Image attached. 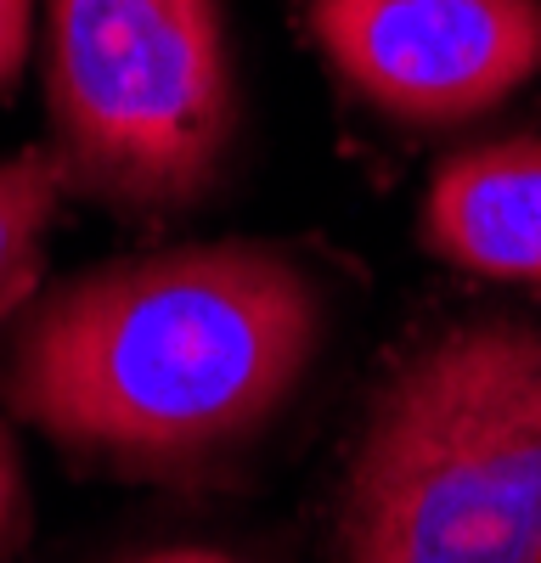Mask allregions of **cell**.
<instances>
[{"instance_id":"obj_1","label":"cell","mask_w":541,"mask_h":563,"mask_svg":"<svg viewBox=\"0 0 541 563\" xmlns=\"http://www.w3.org/2000/svg\"><path fill=\"white\" fill-rule=\"evenodd\" d=\"M322 339V288L294 254L192 243L34 294L0 355V400L85 462L192 474L294 400Z\"/></svg>"},{"instance_id":"obj_2","label":"cell","mask_w":541,"mask_h":563,"mask_svg":"<svg viewBox=\"0 0 541 563\" xmlns=\"http://www.w3.org/2000/svg\"><path fill=\"white\" fill-rule=\"evenodd\" d=\"M339 563H541V321L412 344L355 429Z\"/></svg>"},{"instance_id":"obj_3","label":"cell","mask_w":541,"mask_h":563,"mask_svg":"<svg viewBox=\"0 0 541 563\" xmlns=\"http://www.w3.org/2000/svg\"><path fill=\"white\" fill-rule=\"evenodd\" d=\"M45 108L79 198L119 220L198 209L238 135L220 0H52Z\"/></svg>"},{"instance_id":"obj_4","label":"cell","mask_w":541,"mask_h":563,"mask_svg":"<svg viewBox=\"0 0 541 563\" xmlns=\"http://www.w3.org/2000/svg\"><path fill=\"white\" fill-rule=\"evenodd\" d=\"M305 29L350 97L412 130L485 119L541 74V0H305Z\"/></svg>"},{"instance_id":"obj_5","label":"cell","mask_w":541,"mask_h":563,"mask_svg":"<svg viewBox=\"0 0 541 563\" xmlns=\"http://www.w3.org/2000/svg\"><path fill=\"white\" fill-rule=\"evenodd\" d=\"M423 243L457 271L541 282V141H485L445 158L423 198Z\"/></svg>"},{"instance_id":"obj_6","label":"cell","mask_w":541,"mask_h":563,"mask_svg":"<svg viewBox=\"0 0 541 563\" xmlns=\"http://www.w3.org/2000/svg\"><path fill=\"white\" fill-rule=\"evenodd\" d=\"M63 203V169L52 153L0 158V327L23 316L45 276V243Z\"/></svg>"},{"instance_id":"obj_7","label":"cell","mask_w":541,"mask_h":563,"mask_svg":"<svg viewBox=\"0 0 541 563\" xmlns=\"http://www.w3.org/2000/svg\"><path fill=\"white\" fill-rule=\"evenodd\" d=\"M23 525H29V501H23V462L12 434L0 429V563H12L23 547Z\"/></svg>"},{"instance_id":"obj_8","label":"cell","mask_w":541,"mask_h":563,"mask_svg":"<svg viewBox=\"0 0 541 563\" xmlns=\"http://www.w3.org/2000/svg\"><path fill=\"white\" fill-rule=\"evenodd\" d=\"M29 34H34V0H0V90H12L29 57Z\"/></svg>"},{"instance_id":"obj_9","label":"cell","mask_w":541,"mask_h":563,"mask_svg":"<svg viewBox=\"0 0 541 563\" xmlns=\"http://www.w3.org/2000/svg\"><path fill=\"white\" fill-rule=\"evenodd\" d=\"M124 563H238L214 547H158V552H142V558H124Z\"/></svg>"}]
</instances>
